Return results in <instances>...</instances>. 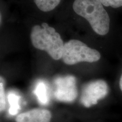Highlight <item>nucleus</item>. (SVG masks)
Listing matches in <instances>:
<instances>
[{
	"label": "nucleus",
	"instance_id": "nucleus-7",
	"mask_svg": "<svg viewBox=\"0 0 122 122\" xmlns=\"http://www.w3.org/2000/svg\"><path fill=\"white\" fill-rule=\"evenodd\" d=\"M33 93L37 97V100L41 105H47L49 102V99L47 86L44 81L40 80L36 84Z\"/></svg>",
	"mask_w": 122,
	"mask_h": 122
},
{
	"label": "nucleus",
	"instance_id": "nucleus-12",
	"mask_svg": "<svg viewBox=\"0 0 122 122\" xmlns=\"http://www.w3.org/2000/svg\"><path fill=\"white\" fill-rule=\"evenodd\" d=\"M119 87H120V90H121V91L122 92V74L121 76H120V80H119Z\"/></svg>",
	"mask_w": 122,
	"mask_h": 122
},
{
	"label": "nucleus",
	"instance_id": "nucleus-2",
	"mask_svg": "<svg viewBox=\"0 0 122 122\" xmlns=\"http://www.w3.org/2000/svg\"><path fill=\"white\" fill-rule=\"evenodd\" d=\"M30 37L35 48L45 51L54 60L62 58L65 44L54 28L46 23H42L41 26L34 25Z\"/></svg>",
	"mask_w": 122,
	"mask_h": 122
},
{
	"label": "nucleus",
	"instance_id": "nucleus-11",
	"mask_svg": "<svg viewBox=\"0 0 122 122\" xmlns=\"http://www.w3.org/2000/svg\"><path fill=\"white\" fill-rule=\"evenodd\" d=\"M5 107L6 100L4 88V83L1 80V83H0V110H1V111H4L5 109Z\"/></svg>",
	"mask_w": 122,
	"mask_h": 122
},
{
	"label": "nucleus",
	"instance_id": "nucleus-3",
	"mask_svg": "<svg viewBox=\"0 0 122 122\" xmlns=\"http://www.w3.org/2000/svg\"><path fill=\"white\" fill-rule=\"evenodd\" d=\"M100 58L98 51L77 40H71L64 45L62 59L66 65H73L82 62L93 63L100 60Z\"/></svg>",
	"mask_w": 122,
	"mask_h": 122
},
{
	"label": "nucleus",
	"instance_id": "nucleus-1",
	"mask_svg": "<svg viewBox=\"0 0 122 122\" xmlns=\"http://www.w3.org/2000/svg\"><path fill=\"white\" fill-rule=\"evenodd\" d=\"M99 0H75L73 9L85 18L97 34L104 36L109 32L110 18Z\"/></svg>",
	"mask_w": 122,
	"mask_h": 122
},
{
	"label": "nucleus",
	"instance_id": "nucleus-6",
	"mask_svg": "<svg viewBox=\"0 0 122 122\" xmlns=\"http://www.w3.org/2000/svg\"><path fill=\"white\" fill-rule=\"evenodd\" d=\"M51 112L48 110L35 109L20 114L16 118V122H50Z\"/></svg>",
	"mask_w": 122,
	"mask_h": 122
},
{
	"label": "nucleus",
	"instance_id": "nucleus-5",
	"mask_svg": "<svg viewBox=\"0 0 122 122\" xmlns=\"http://www.w3.org/2000/svg\"><path fill=\"white\" fill-rule=\"evenodd\" d=\"M54 97L59 101L71 102L77 96L76 79L74 76L67 75L58 77L54 81Z\"/></svg>",
	"mask_w": 122,
	"mask_h": 122
},
{
	"label": "nucleus",
	"instance_id": "nucleus-9",
	"mask_svg": "<svg viewBox=\"0 0 122 122\" xmlns=\"http://www.w3.org/2000/svg\"><path fill=\"white\" fill-rule=\"evenodd\" d=\"M61 0H35L38 8L44 12L53 10L58 5Z\"/></svg>",
	"mask_w": 122,
	"mask_h": 122
},
{
	"label": "nucleus",
	"instance_id": "nucleus-10",
	"mask_svg": "<svg viewBox=\"0 0 122 122\" xmlns=\"http://www.w3.org/2000/svg\"><path fill=\"white\" fill-rule=\"evenodd\" d=\"M103 6L118 8L122 6V0H99Z\"/></svg>",
	"mask_w": 122,
	"mask_h": 122
},
{
	"label": "nucleus",
	"instance_id": "nucleus-4",
	"mask_svg": "<svg viewBox=\"0 0 122 122\" xmlns=\"http://www.w3.org/2000/svg\"><path fill=\"white\" fill-rule=\"evenodd\" d=\"M109 93V86L105 81L97 80L90 82L84 86L80 97L81 103L90 107L105 98Z\"/></svg>",
	"mask_w": 122,
	"mask_h": 122
},
{
	"label": "nucleus",
	"instance_id": "nucleus-8",
	"mask_svg": "<svg viewBox=\"0 0 122 122\" xmlns=\"http://www.w3.org/2000/svg\"><path fill=\"white\" fill-rule=\"evenodd\" d=\"M7 99L10 105L9 113L11 115H16L20 110L19 101L20 96L15 93L11 92L7 96Z\"/></svg>",
	"mask_w": 122,
	"mask_h": 122
}]
</instances>
